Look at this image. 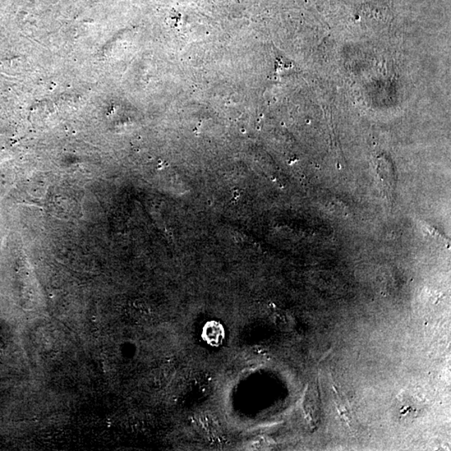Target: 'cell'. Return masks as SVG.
Segmentation results:
<instances>
[{
	"label": "cell",
	"mask_w": 451,
	"mask_h": 451,
	"mask_svg": "<svg viewBox=\"0 0 451 451\" xmlns=\"http://www.w3.org/2000/svg\"><path fill=\"white\" fill-rule=\"evenodd\" d=\"M334 391L336 394V404H337L339 415L342 417V420L344 422H346L348 425H351L352 422V416L351 409H349L348 407V403L346 402V399L344 398L343 395H340L337 392V390L335 389V386H334Z\"/></svg>",
	"instance_id": "obj_1"
}]
</instances>
